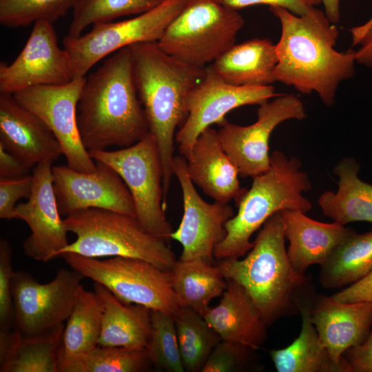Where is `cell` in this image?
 <instances>
[{
	"label": "cell",
	"mask_w": 372,
	"mask_h": 372,
	"mask_svg": "<svg viewBox=\"0 0 372 372\" xmlns=\"http://www.w3.org/2000/svg\"><path fill=\"white\" fill-rule=\"evenodd\" d=\"M279 20L281 34L276 44V81L303 94L316 92L331 107L340 84L355 73V51L335 49L339 32L324 12L316 8L304 15L269 7Z\"/></svg>",
	"instance_id": "1"
},
{
	"label": "cell",
	"mask_w": 372,
	"mask_h": 372,
	"mask_svg": "<svg viewBox=\"0 0 372 372\" xmlns=\"http://www.w3.org/2000/svg\"><path fill=\"white\" fill-rule=\"evenodd\" d=\"M76 121L87 151L127 147L149 132L134 81L130 46L112 53L86 78Z\"/></svg>",
	"instance_id": "2"
},
{
	"label": "cell",
	"mask_w": 372,
	"mask_h": 372,
	"mask_svg": "<svg viewBox=\"0 0 372 372\" xmlns=\"http://www.w3.org/2000/svg\"><path fill=\"white\" fill-rule=\"evenodd\" d=\"M129 46L137 92L162 162L165 198L174 175L175 131L188 116L187 96L204 76L206 67L190 65L169 55L157 41Z\"/></svg>",
	"instance_id": "3"
},
{
	"label": "cell",
	"mask_w": 372,
	"mask_h": 372,
	"mask_svg": "<svg viewBox=\"0 0 372 372\" xmlns=\"http://www.w3.org/2000/svg\"><path fill=\"white\" fill-rule=\"evenodd\" d=\"M285 240L282 217L278 211L260 229L244 259L227 258L216 264L225 279L244 287L267 326L297 309L295 295L307 282L304 275L291 267Z\"/></svg>",
	"instance_id": "4"
},
{
	"label": "cell",
	"mask_w": 372,
	"mask_h": 372,
	"mask_svg": "<svg viewBox=\"0 0 372 372\" xmlns=\"http://www.w3.org/2000/svg\"><path fill=\"white\" fill-rule=\"evenodd\" d=\"M300 167L298 158L273 152L269 169L252 178L251 188L236 205L237 214L225 223L226 236L215 248L216 260L244 256L254 247L252 234L275 213L298 209L305 214L311 209V202L302 192H308L311 184Z\"/></svg>",
	"instance_id": "5"
},
{
	"label": "cell",
	"mask_w": 372,
	"mask_h": 372,
	"mask_svg": "<svg viewBox=\"0 0 372 372\" xmlns=\"http://www.w3.org/2000/svg\"><path fill=\"white\" fill-rule=\"evenodd\" d=\"M68 231L76 239L65 253L100 258L122 256L148 261L169 271L176 259L168 242L146 232L136 217L115 211L88 208L65 217Z\"/></svg>",
	"instance_id": "6"
},
{
	"label": "cell",
	"mask_w": 372,
	"mask_h": 372,
	"mask_svg": "<svg viewBox=\"0 0 372 372\" xmlns=\"http://www.w3.org/2000/svg\"><path fill=\"white\" fill-rule=\"evenodd\" d=\"M244 24L238 10L217 0H187L157 43L169 55L203 68L236 44Z\"/></svg>",
	"instance_id": "7"
},
{
	"label": "cell",
	"mask_w": 372,
	"mask_h": 372,
	"mask_svg": "<svg viewBox=\"0 0 372 372\" xmlns=\"http://www.w3.org/2000/svg\"><path fill=\"white\" fill-rule=\"evenodd\" d=\"M90 156L111 166L132 196L136 218L149 234L168 242L174 231L162 205L163 166L154 136L149 132L136 143L114 151L90 150Z\"/></svg>",
	"instance_id": "8"
},
{
	"label": "cell",
	"mask_w": 372,
	"mask_h": 372,
	"mask_svg": "<svg viewBox=\"0 0 372 372\" xmlns=\"http://www.w3.org/2000/svg\"><path fill=\"white\" fill-rule=\"evenodd\" d=\"M61 256L72 269L103 285L123 302L172 315L180 307L169 272L148 261L122 256L102 260L75 253Z\"/></svg>",
	"instance_id": "9"
},
{
	"label": "cell",
	"mask_w": 372,
	"mask_h": 372,
	"mask_svg": "<svg viewBox=\"0 0 372 372\" xmlns=\"http://www.w3.org/2000/svg\"><path fill=\"white\" fill-rule=\"evenodd\" d=\"M186 1L163 0L155 8L134 18L95 23L85 34L66 35L63 45L72 61L73 79L85 77L99 61L124 47L140 42L158 41Z\"/></svg>",
	"instance_id": "10"
},
{
	"label": "cell",
	"mask_w": 372,
	"mask_h": 372,
	"mask_svg": "<svg viewBox=\"0 0 372 372\" xmlns=\"http://www.w3.org/2000/svg\"><path fill=\"white\" fill-rule=\"evenodd\" d=\"M85 276L74 269H59L54 278L39 283L30 273L14 271L12 281L13 329L35 335L63 324L70 315Z\"/></svg>",
	"instance_id": "11"
},
{
	"label": "cell",
	"mask_w": 372,
	"mask_h": 372,
	"mask_svg": "<svg viewBox=\"0 0 372 372\" xmlns=\"http://www.w3.org/2000/svg\"><path fill=\"white\" fill-rule=\"evenodd\" d=\"M272 85L236 86L226 83L212 64L205 68L199 83L186 99L188 116L175 134L178 151L185 158L189 155L198 136L211 125H223L226 114L245 105H261L278 96Z\"/></svg>",
	"instance_id": "12"
},
{
	"label": "cell",
	"mask_w": 372,
	"mask_h": 372,
	"mask_svg": "<svg viewBox=\"0 0 372 372\" xmlns=\"http://www.w3.org/2000/svg\"><path fill=\"white\" fill-rule=\"evenodd\" d=\"M307 116L302 102L291 94H279L257 110V120L247 126L228 121L218 131L221 145L238 167L242 177H251L270 168L269 141L271 132L289 119L302 120Z\"/></svg>",
	"instance_id": "13"
},
{
	"label": "cell",
	"mask_w": 372,
	"mask_h": 372,
	"mask_svg": "<svg viewBox=\"0 0 372 372\" xmlns=\"http://www.w3.org/2000/svg\"><path fill=\"white\" fill-rule=\"evenodd\" d=\"M85 81V76L60 85L34 86L13 95L50 127L60 143L68 167L93 173L96 163L81 141L76 121L77 104Z\"/></svg>",
	"instance_id": "14"
},
{
	"label": "cell",
	"mask_w": 372,
	"mask_h": 372,
	"mask_svg": "<svg viewBox=\"0 0 372 372\" xmlns=\"http://www.w3.org/2000/svg\"><path fill=\"white\" fill-rule=\"evenodd\" d=\"M173 174L180 185L183 202L181 222L171 235L183 247L179 260L214 263L215 248L225 237V225L234 211L229 203H209L201 198L188 175L184 156H174Z\"/></svg>",
	"instance_id": "15"
},
{
	"label": "cell",
	"mask_w": 372,
	"mask_h": 372,
	"mask_svg": "<svg viewBox=\"0 0 372 372\" xmlns=\"http://www.w3.org/2000/svg\"><path fill=\"white\" fill-rule=\"evenodd\" d=\"M73 80L70 57L58 44L53 23H34L23 50L10 64L1 62L0 93L11 94L39 85H60Z\"/></svg>",
	"instance_id": "16"
},
{
	"label": "cell",
	"mask_w": 372,
	"mask_h": 372,
	"mask_svg": "<svg viewBox=\"0 0 372 372\" xmlns=\"http://www.w3.org/2000/svg\"><path fill=\"white\" fill-rule=\"evenodd\" d=\"M95 163L93 173L52 165L53 187L61 216L99 208L136 217L132 196L121 176L105 163Z\"/></svg>",
	"instance_id": "17"
},
{
	"label": "cell",
	"mask_w": 372,
	"mask_h": 372,
	"mask_svg": "<svg viewBox=\"0 0 372 372\" xmlns=\"http://www.w3.org/2000/svg\"><path fill=\"white\" fill-rule=\"evenodd\" d=\"M52 162L34 167L32 194L26 203L16 206L17 219L26 223L31 234L23 242L24 254L46 262L65 248L69 242L64 219L59 211L53 187Z\"/></svg>",
	"instance_id": "18"
},
{
	"label": "cell",
	"mask_w": 372,
	"mask_h": 372,
	"mask_svg": "<svg viewBox=\"0 0 372 372\" xmlns=\"http://www.w3.org/2000/svg\"><path fill=\"white\" fill-rule=\"evenodd\" d=\"M0 146L29 169L63 154L50 127L11 94H0Z\"/></svg>",
	"instance_id": "19"
},
{
	"label": "cell",
	"mask_w": 372,
	"mask_h": 372,
	"mask_svg": "<svg viewBox=\"0 0 372 372\" xmlns=\"http://www.w3.org/2000/svg\"><path fill=\"white\" fill-rule=\"evenodd\" d=\"M310 315L321 342L338 363L348 364L343 353L364 342L372 327L369 302H340L333 296L314 294Z\"/></svg>",
	"instance_id": "20"
},
{
	"label": "cell",
	"mask_w": 372,
	"mask_h": 372,
	"mask_svg": "<svg viewBox=\"0 0 372 372\" xmlns=\"http://www.w3.org/2000/svg\"><path fill=\"white\" fill-rule=\"evenodd\" d=\"M186 160L193 183L215 202L234 200L237 205L247 192L240 185L238 169L224 150L218 131L211 127L198 136Z\"/></svg>",
	"instance_id": "21"
},
{
	"label": "cell",
	"mask_w": 372,
	"mask_h": 372,
	"mask_svg": "<svg viewBox=\"0 0 372 372\" xmlns=\"http://www.w3.org/2000/svg\"><path fill=\"white\" fill-rule=\"evenodd\" d=\"M280 213L285 236L289 241L287 256L293 269L300 275H304L312 265H323L355 233L335 221L324 223L313 220L298 209H285Z\"/></svg>",
	"instance_id": "22"
},
{
	"label": "cell",
	"mask_w": 372,
	"mask_h": 372,
	"mask_svg": "<svg viewBox=\"0 0 372 372\" xmlns=\"http://www.w3.org/2000/svg\"><path fill=\"white\" fill-rule=\"evenodd\" d=\"M226 280L219 304L203 316L222 340L258 350L267 340V326L244 287L234 280Z\"/></svg>",
	"instance_id": "23"
},
{
	"label": "cell",
	"mask_w": 372,
	"mask_h": 372,
	"mask_svg": "<svg viewBox=\"0 0 372 372\" xmlns=\"http://www.w3.org/2000/svg\"><path fill=\"white\" fill-rule=\"evenodd\" d=\"M313 295L308 282L296 293L295 304L302 316L301 331L291 345L270 352L275 367L278 372H351L347 364L333 360L311 320Z\"/></svg>",
	"instance_id": "24"
},
{
	"label": "cell",
	"mask_w": 372,
	"mask_h": 372,
	"mask_svg": "<svg viewBox=\"0 0 372 372\" xmlns=\"http://www.w3.org/2000/svg\"><path fill=\"white\" fill-rule=\"evenodd\" d=\"M65 324L35 335L0 330L1 372H59Z\"/></svg>",
	"instance_id": "25"
},
{
	"label": "cell",
	"mask_w": 372,
	"mask_h": 372,
	"mask_svg": "<svg viewBox=\"0 0 372 372\" xmlns=\"http://www.w3.org/2000/svg\"><path fill=\"white\" fill-rule=\"evenodd\" d=\"M94 290L103 307L98 345L145 349L152 331L151 309L123 302L107 287L96 282Z\"/></svg>",
	"instance_id": "26"
},
{
	"label": "cell",
	"mask_w": 372,
	"mask_h": 372,
	"mask_svg": "<svg viewBox=\"0 0 372 372\" xmlns=\"http://www.w3.org/2000/svg\"><path fill=\"white\" fill-rule=\"evenodd\" d=\"M277 62L276 44L268 39H253L234 44L211 64L229 84L258 87L276 82L273 71Z\"/></svg>",
	"instance_id": "27"
},
{
	"label": "cell",
	"mask_w": 372,
	"mask_h": 372,
	"mask_svg": "<svg viewBox=\"0 0 372 372\" xmlns=\"http://www.w3.org/2000/svg\"><path fill=\"white\" fill-rule=\"evenodd\" d=\"M103 313L99 295L85 290L81 285L65 324L59 352V372H70L76 362L98 345Z\"/></svg>",
	"instance_id": "28"
},
{
	"label": "cell",
	"mask_w": 372,
	"mask_h": 372,
	"mask_svg": "<svg viewBox=\"0 0 372 372\" xmlns=\"http://www.w3.org/2000/svg\"><path fill=\"white\" fill-rule=\"evenodd\" d=\"M359 165L345 158L333 168L338 176V189L324 192L318 199L322 213L335 222L345 225L355 221L372 223V185L358 176Z\"/></svg>",
	"instance_id": "29"
},
{
	"label": "cell",
	"mask_w": 372,
	"mask_h": 372,
	"mask_svg": "<svg viewBox=\"0 0 372 372\" xmlns=\"http://www.w3.org/2000/svg\"><path fill=\"white\" fill-rule=\"evenodd\" d=\"M172 289L180 307H188L201 316L209 303L225 291L227 282L217 265L201 259L176 260L169 271Z\"/></svg>",
	"instance_id": "30"
},
{
	"label": "cell",
	"mask_w": 372,
	"mask_h": 372,
	"mask_svg": "<svg viewBox=\"0 0 372 372\" xmlns=\"http://www.w3.org/2000/svg\"><path fill=\"white\" fill-rule=\"evenodd\" d=\"M372 271V230L355 232L340 244L321 265L319 280L325 289L353 284Z\"/></svg>",
	"instance_id": "31"
},
{
	"label": "cell",
	"mask_w": 372,
	"mask_h": 372,
	"mask_svg": "<svg viewBox=\"0 0 372 372\" xmlns=\"http://www.w3.org/2000/svg\"><path fill=\"white\" fill-rule=\"evenodd\" d=\"M185 371L201 372L214 347L222 340L203 316L188 307L173 314Z\"/></svg>",
	"instance_id": "32"
},
{
	"label": "cell",
	"mask_w": 372,
	"mask_h": 372,
	"mask_svg": "<svg viewBox=\"0 0 372 372\" xmlns=\"http://www.w3.org/2000/svg\"><path fill=\"white\" fill-rule=\"evenodd\" d=\"M163 0H81L72 10L68 34L78 37L90 25L113 21L131 14H140L160 4Z\"/></svg>",
	"instance_id": "33"
},
{
	"label": "cell",
	"mask_w": 372,
	"mask_h": 372,
	"mask_svg": "<svg viewBox=\"0 0 372 372\" xmlns=\"http://www.w3.org/2000/svg\"><path fill=\"white\" fill-rule=\"evenodd\" d=\"M152 364L146 349L97 345L70 372H143Z\"/></svg>",
	"instance_id": "34"
},
{
	"label": "cell",
	"mask_w": 372,
	"mask_h": 372,
	"mask_svg": "<svg viewBox=\"0 0 372 372\" xmlns=\"http://www.w3.org/2000/svg\"><path fill=\"white\" fill-rule=\"evenodd\" d=\"M152 331L145 347L152 365L169 372H184L173 315L151 310Z\"/></svg>",
	"instance_id": "35"
},
{
	"label": "cell",
	"mask_w": 372,
	"mask_h": 372,
	"mask_svg": "<svg viewBox=\"0 0 372 372\" xmlns=\"http://www.w3.org/2000/svg\"><path fill=\"white\" fill-rule=\"evenodd\" d=\"M81 0H0V23L8 28L28 26L40 20L54 23Z\"/></svg>",
	"instance_id": "36"
},
{
	"label": "cell",
	"mask_w": 372,
	"mask_h": 372,
	"mask_svg": "<svg viewBox=\"0 0 372 372\" xmlns=\"http://www.w3.org/2000/svg\"><path fill=\"white\" fill-rule=\"evenodd\" d=\"M12 247L6 240H0V330L12 329L14 305L12 281L14 274L12 266Z\"/></svg>",
	"instance_id": "37"
},
{
	"label": "cell",
	"mask_w": 372,
	"mask_h": 372,
	"mask_svg": "<svg viewBox=\"0 0 372 372\" xmlns=\"http://www.w3.org/2000/svg\"><path fill=\"white\" fill-rule=\"evenodd\" d=\"M252 349L240 343L221 340L213 349L201 372H233L246 363Z\"/></svg>",
	"instance_id": "38"
},
{
	"label": "cell",
	"mask_w": 372,
	"mask_h": 372,
	"mask_svg": "<svg viewBox=\"0 0 372 372\" xmlns=\"http://www.w3.org/2000/svg\"><path fill=\"white\" fill-rule=\"evenodd\" d=\"M33 183L32 174L14 178H0V218L17 219L16 203L21 198H30Z\"/></svg>",
	"instance_id": "39"
},
{
	"label": "cell",
	"mask_w": 372,
	"mask_h": 372,
	"mask_svg": "<svg viewBox=\"0 0 372 372\" xmlns=\"http://www.w3.org/2000/svg\"><path fill=\"white\" fill-rule=\"evenodd\" d=\"M223 5L234 10L254 6L268 5L269 7H280L296 15H304L320 4L321 0H217Z\"/></svg>",
	"instance_id": "40"
},
{
	"label": "cell",
	"mask_w": 372,
	"mask_h": 372,
	"mask_svg": "<svg viewBox=\"0 0 372 372\" xmlns=\"http://www.w3.org/2000/svg\"><path fill=\"white\" fill-rule=\"evenodd\" d=\"M352 45L358 46L355 51L357 63L372 70V17L366 23L350 29Z\"/></svg>",
	"instance_id": "41"
},
{
	"label": "cell",
	"mask_w": 372,
	"mask_h": 372,
	"mask_svg": "<svg viewBox=\"0 0 372 372\" xmlns=\"http://www.w3.org/2000/svg\"><path fill=\"white\" fill-rule=\"evenodd\" d=\"M342 357L351 372H372V327L366 340L348 349Z\"/></svg>",
	"instance_id": "42"
},
{
	"label": "cell",
	"mask_w": 372,
	"mask_h": 372,
	"mask_svg": "<svg viewBox=\"0 0 372 372\" xmlns=\"http://www.w3.org/2000/svg\"><path fill=\"white\" fill-rule=\"evenodd\" d=\"M333 298L340 302L372 303V271L362 279L335 293Z\"/></svg>",
	"instance_id": "43"
},
{
	"label": "cell",
	"mask_w": 372,
	"mask_h": 372,
	"mask_svg": "<svg viewBox=\"0 0 372 372\" xmlns=\"http://www.w3.org/2000/svg\"><path fill=\"white\" fill-rule=\"evenodd\" d=\"M30 169L0 146V178H14L29 174Z\"/></svg>",
	"instance_id": "44"
},
{
	"label": "cell",
	"mask_w": 372,
	"mask_h": 372,
	"mask_svg": "<svg viewBox=\"0 0 372 372\" xmlns=\"http://www.w3.org/2000/svg\"><path fill=\"white\" fill-rule=\"evenodd\" d=\"M324 8V14L329 20L336 23L340 19V0H321Z\"/></svg>",
	"instance_id": "45"
}]
</instances>
